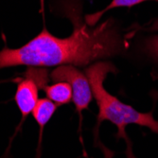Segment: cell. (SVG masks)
<instances>
[{"label": "cell", "mask_w": 158, "mask_h": 158, "mask_svg": "<svg viewBox=\"0 0 158 158\" xmlns=\"http://www.w3.org/2000/svg\"><path fill=\"white\" fill-rule=\"evenodd\" d=\"M68 16L74 31L66 38L52 35L47 27L18 48L5 47L0 50V69L12 66L50 67L64 64L88 65L93 62L122 53L125 41L112 18L90 27L78 17Z\"/></svg>", "instance_id": "obj_1"}, {"label": "cell", "mask_w": 158, "mask_h": 158, "mask_svg": "<svg viewBox=\"0 0 158 158\" xmlns=\"http://www.w3.org/2000/svg\"><path fill=\"white\" fill-rule=\"evenodd\" d=\"M117 72L118 69L112 63L102 61L93 64L84 70L98 108L97 127L102 121H110L118 127V137L124 138L127 142H129V139L125 133V128L130 124L147 127L152 133L158 135V120L154 118L152 112H138L131 105L125 104L117 97L111 95L104 88L103 82L106 76L109 73Z\"/></svg>", "instance_id": "obj_2"}, {"label": "cell", "mask_w": 158, "mask_h": 158, "mask_svg": "<svg viewBox=\"0 0 158 158\" xmlns=\"http://www.w3.org/2000/svg\"><path fill=\"white\" fill-rule=\"evenodd\" d=\"M49 78L52 81H66L70 84L73 91L72 102L77 112L81 114L83 110L88 109L93 99V93L89 80L85 73L72 64L57 66L51 71Z\"/></svg>", "instance_id": "obj_3"}, {"label": "cell", "mask_w": 158, "mask_h": 158, "mask_svg": "<svg viewBox=\"0 0 158 158\" xmlns=\"http://www.w3.org/2000/svg\"><path fill=\"white\" fill-rule=\"evenodd\" d=\"M25 76L26 78L18 82L16 92L14 95V100L23 118H26L28 114L32 113L39 99V85L37 81L30 76Z\"/></svg>", "instance_id": "obj_4"}, {"label": "cell", "mask_w": 158, "mask_h": 158, "mask_svg": "<svg viewBox=\"0 0 158 158\" xmlns=\"http://www.w3.org/2000/svg\"><path fill=\"white\" fill-rule=\"evenodd\" d=\"M57 105L49 98H40L38 99L37 104L32 111V116L41 130H43L47 123L50 120L54 113L57 110Z\"/></svg>", "instance_id": "obj_5"}, {"label": "cell", "mask_w": 158, "mask_h": 158, "mask_svg": "<svg viewBox=\"0 0 158 158\" xmlns=\"http://www.w3.org/2000/svg\"><path fill=\"white\" fill-rule=\"evenodd\" d=\"M145 1H151V0H113V1L102 10L95 12V13H91V14H86L84 17V21L90 27H94L98 24V20L100 19L103 14L114 8H121V7H133L135 5H138L140 3H143ZM152 1H158V0H152Z\"/></svg>", "instance_id": "obj_6"}, {"label": "cell", "mask_w": 158, "mask_h": 158, "mask_svg": "<svg viewBox=\"0 0 158 158\" xmlns=\"http://www.w3.org/2000/svg\"><path fill=\"white\" fill-rule=\"evenodd\" d=\"M143 51L158 65V35H153L145 39L143 43Z\"/></svg>", "instance_id": "obj_7"}, {"label": "cell", "mask_w": 158, "mask_h": 158, "mask_svg": "<svg viewBox=\"0 0 158 158\" xmlns=\"http://www.w3.org/2000/svg\"><path fill=\"white\" fill-rule=\"evenodd\" d=\"M151 28L152 30H158V20H156V22L153 24V26Z\"/></svg>", "instance_id": "obj_8"}]
</instances>
